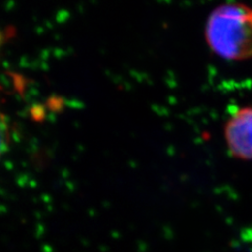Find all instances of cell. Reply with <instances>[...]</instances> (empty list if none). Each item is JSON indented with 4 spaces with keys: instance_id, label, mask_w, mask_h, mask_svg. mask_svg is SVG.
Returning a JSON list of instances; mask_svg holds the SVG:
<instances>
[{
    "instance_id": "1",
    "label": "cell",
    "mask_w": 252,
    "mask_h": 252,
    "mask_svg": "<svg viewBox=\"0 0 252 252\" xmlns=\"http://www.w3.org/2000/svg\"><path fill=\"white\" fill-rule=\"evenodd\" d=\"M210 47L227 59L252 56V11L240 5H225L211 14L206 28Z\"/></svg>"
},
{
    "instance_id": "2",
    "label": "cell",
    "mask_w": 252,
    "mask_h": 252,
    "mask_svg": "<svg viewBox=\"0 0 252 252\" xmlns=\"http://www.w3.org/2000/svg\"><path fill=\"white\" fill-rule=\"evenodd\" d=\"M225 137L227 147L235 158L252 160V107L234 110L227 121Z\"/></svg>"
},
{
    "instance_id": "3",
    "label": "cell",
    "mask_w": 252,
    "mask_h": 252,
    "mask_svg": "<svg viewBox=\"0 0 252 252\" xmlns=\"http://www.w3.org/2000/svg\"><path fill=\"white\" fill-rule=\"evenodd\" d=\"M10 143V131L9 124L5 118L0 114V158L7 151Z\"/></svg>"
},
{
    "instance_id": "4",
    "label": "cell",
    "mask_w": 252,
    "mask_h": 252,
    "mask_svg": "<svg viewBox=\"0 0 252 252\" xmlns=\"http://www.w3.org/2000/svg\"><path fill=\"white\" fill-rule=\"evenodd\" d=\"M0 41H1V36H0Z\"/></svg>"
}]
</instances>
